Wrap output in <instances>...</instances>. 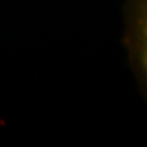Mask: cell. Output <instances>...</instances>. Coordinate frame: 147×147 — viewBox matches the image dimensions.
I'll return each mask as SVG.
<instances>
[{"label": "cell", "instance_id": "cell-1", "mask_svg": "<svg viewBox=\"0 0 147 147\" xmlns=\"http://www.w3.org/2000/svg\"><path fill=\"white\" fill-rule=\"evenodd\" d=\"M140 54L144 67L147 71V7L140 21Z\"/></svg>", "mask_w": 147, "mask_h": 147}]
</instances>
